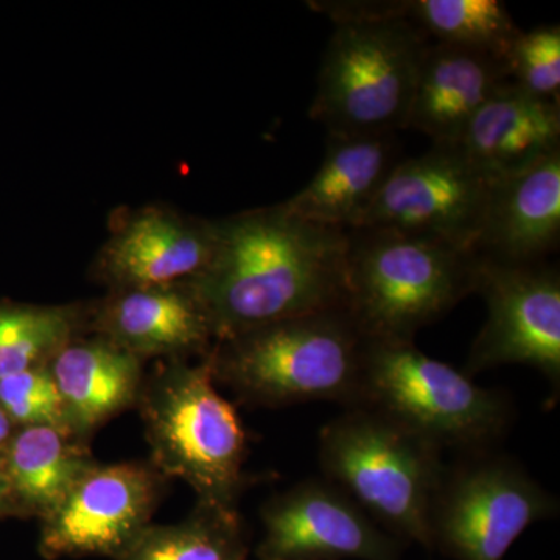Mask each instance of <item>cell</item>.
Wrapping results in <instances>:
<instances>
[{
  "label": "cell",
  "instance_id": "6da1fadb",
  "mask_svg": "<svg viewBox=\"0 0 560 560\" xmlns=\"http://www.w3.org/2000/svg\"><path fill=\"white\" fill-rule=\"evenodd\" d=\"M215 235L208 267L186 282L215 342L345 305L349 231L298 219L279 205L215 221Z\"/></svg>",
  "mask_w": 560,
  "mask_h": 560
},
{
  "label": "cell",
  "instance_id": "7a4b0ae2",
  "mask_svg": "<svg viewBox=\"0 0 560 560\" xmlns=\"http://www.w3.org/2000/svg\"><path fill=\"white\" fill-rule=\"evenodd\" d=\"M366 337L342 307L305 313L217 341L213 381L254 407L305 401L359 404Z\"/></svg>",
  "mask_w": 560,
  "mask_h": 560
},
{
  "label": "cell",
  "instance_id": "3957f363",
  "mask_svg": "<svg viewBox=\"0 0 560 560\" xmlns=\"http://www.w3.org/2000/svg\"><path fill=\"white\" fill-rule=\"evenodd\" d=\"M477 254L427 235L349 230L345 307L368 340L415 341L475 291Z\"/></svg>",
  "mask_w": 560,
  "mask_h": 560
},
{
  "label": "cell",
  "instance_id": "277c9868",
  "mask_svg": "<svg viewBox=\"0 0 560 560\" xmlns=\"http://www.w3.org/2000/svg\"><path fill=\"white\" fill-rule=\"evenodd\" d=\"M215 385L208 355L195 364L162 360L145 374L136 407L150 463L165 478L187 482L197 501L235 510L246 485V433Z\"/></svg>",
  "mask_w": 560,
  "mask_h": 560
},
{
  "label": "cell",
  "instance_id": "5b68a950",
  "mask_svg": "<svg viewBox=\"0 0 560 560\" xmlns=\"http://www.w3.org/2000/svg\"><path fill=\"white\" fill-rule=\"evenodd\" d=\"M441 448L370 408L348 411L323 427V477L355 501L397 540L431 548L430 511L444 463Z\"/></svg>",
  "mask_w": 560,
  "mask_h": 560
},
{
  "label": "cell",
  "instance_id": "8992f818",
  "mask_svg": "<svg viewBox=\"0 0 560 560\" xmlns=\"http://www.w3.org/2000/svg\"><path fill=\"white\" fill-rule=\"evenodd\" d=\"M429 44V36L405 18L335 22L311 119L324 125L327 136L405 130Z\"/></svg>",
  "mask_w": 560,
  "mask_h": 560
},
{
  "label": "cell",
  "instance_id": "52a82bcc",
  "mask_svg": "<svg viewBox=\"0 0 560 560\" xmlns=\"http://www.w3.org/2000/svg\"><path fill=\"white\" fill-rule=\"evenodd\" d=\"M357 407L382 412L441 451H486L512 419L504 394L431 359L415 341L366 338Z\"/></svg>",
  "mask_w": 560,
  "mask_h": 560
},
{
  "label": "cell",
  "instance_id": "ba28073f",
  "mask_svg": "<svg viewBox=\"0 0 560 560\" xmlns=\"http://www.w3.org/2000/svg\"><path fill=\"white\" fill-rule=\"evenodd\" d=\"M444 467L430 511L431 548L453 560H503L559 503L517 460L486 451Z\"/></svg>",
  "mask_w": 560,
  "mask_h": 560
},
{
  "label": "cell",
  "instance_id": "9c48e42d",
  "mask_svg": "<svg viewBox=\"0 0 560 560\" xmlns=\"http://www.w3.org/2000/svg\"><path fill=\"white\" fill-rule=\"evenodd\" d=\"M488 318L475 338L467 375L526 364L541 372L552 389L560 385V275L537 264H501L477 256L475 291Z\"/></svg>",
  "mask_w": 560,
  "mask_h": 560
},
{
  "label": "cell",
  "instance_id": "30bf717a",
  "mask_svg": "<svg viewBox=\"0 0 560 560\" xmlns=\"http://www.w3.org/2000/svg\"><path fill=\"white\" fill-rule=\"evenodd\" d=\"M492 183L456 145L400 160L357 228L427 235L475 253Z\"/></svg>",
  "mask_w": 560,
  "mask_h": 560
},
{
  "label": "cell",
  "instance_id": "8fae6325",
  "mask_svg": "<svg viewBox=\"0 0 560 560\" xmlns=\"http://www.w3.org/2000/svg\"><path fill=\"white\" fill-rule=\"evenodd\" d=\"M167 480L151 463L97 464L40 521V558L119 559L151 525Z\"/></svg>",
  "mask_w": 560,
  "mask_h": 560
},
{
  "label": "cell",
  "instance_id": "7c38bea8",
  "mask_svg": "<svg viewBox=\"0 0 560 560\" xmlns=\"http://www.w3.org/2000/svg\"><path fill=\"white\" fill-rule=\"evenodd\" d=\"M259 560H400V540L326 478H312L261 506Z\"/></svg>",
  "mask_w": 560,
  "mask_h": 560
},
{
  "label": "cell",
  "instance_id": "4fadbf2b",
  "mask_svg": "<svg viewBox=\"0 0 560 560\" xmlns=\"http://www.w3.org/2000/svg\"><path fill=\"white\" fill-rule=\"evenodd\" d=\"M215 241V221L140 210L103 246L95 272L110 291L178 285L208 267Z\"/></svg>",
  "mask_w": 560,
  "mask_h": 560
},
{
  "label": "cell",
  "instance_id": "5bb4252c",
  "mask_svg": "<svg viewBox=\"0 0 560 560\" xmlns=\"http://www.w3.org/2000/svg\"><path fill=\"white\" fill-rule=\"evenodd\" d=\"M88 329L140 360H187L215 345L212 324L186 282L110 291L88 311Z\"/></svg>",
  "mask_w": 560,
  "mask_h": 560
},
{
  "label": "cell",
  "instance_id": "9a60e30c",
  "mask_svg": "<svg viewBox=\"0 0 560 560\" xmlns=\"http://www.w3.org/2000/svg\"><path fill=\"white\" fill-rule=\"evenodd\" d=\"M560 241V151L492 183L475 254L501 264H537Z\"/></svg>",
  "mask_w": 560,
  "mask_h": 560
},
{
  "label": "cell",
  "instance_id": "2e32d148",
  "mask_svg": "<svg viewBox=\"0 0 560 560\" xmlns=\"http://www.w3.org/2000/svg\"><path fill=\"white\" fill-rule=\"evenodd\" d=\"M490 183L528 171L560 151V103L508 83L455 143Z\"/></svg>",
  "mask_w": 560,
  "mask_h": 560
},
{
  "label": "cell",
  "instance_id": "e0dca14e",
  "mask_svg": "<svg viewBox=\"0 0 560 560\" xmlns=\"http://www.w3.org/2000/svg\"><path fill=\"white\" fill-rule=\"evenodd\" d=\"M511 83L499 58L445 44H429L420 62L408 128L433 145H455L471 119Z\"/></svg>",
  "mask_w": 560,
  "mask_h": 560
},
{
  "label": "cell",
  "instance_id": "ac0fdd59",
  "mask_svg": "<svg viewBox=\"0 0 560 560\" xmlns=\"http://www.w3.org/2000/svg\"><path fill=\"white\" fill-rule=\"evenodd\" d=\"M399 161L394 135L327 136L318 172L282 206L298 219L353 230Z\"/></svg>",
  "mask_w": 560,
  "mask_h": 560
},
{
  "label": "cell",
  "instance_id": "d6986e66",
  "mask_svg": "<svg viewBox=\"0 0 560 560\" xmlns=\"http://www.w3.org/2000/svg\"><path fill=\"white\" fill-rule=\"evenodd\" d=\"M73 440L86 442L114 416L138 404L143 360L94 335L77 337L50 360Z\"/></svg>",
  "mask_w": 560,
  "mask_h": 560
},
{
  "label": "cell",
  "instance_id": "ffe728a7",
  "mask_svg": "<svg viewBox=\"0 0 560 560\" xmlns=\"http://www.w3.org/2000/svg\"><path fill=\"white\" fill-rule=\"evenodd\" d=\"M20 518L57 510L77 482L97 466L86 442L49 427L16 429L3 451Z\"/></svg>",
  "mask_w": 560,
  "mask_h": 560
},
{
  "label": "cell",
  "instance_id": "44dd1931",
  "mask_svg": "<svg viewBox=\"0 0 560 560\" xmlns=\"http://www.w3.org/2000/svg\"><path fill=\"white\" fill-rule=\"evenodd\" d=\"M248 550L237 510L197 501L178 523H151L117 560H246Z\"/></svg>",
  "mask_w": 560,
  "mask_h": 560
},
{
  "label": "cell",
  "instance_id": "7402d4cb",
  "mask_svg": "<svg viewBox=\"0 0 560 560\" xmlns=\"http://www.w3.org/2000/svg\"><path fill=\"white\" fill-rule=\"evenodd\" d=\"M88 329L81 305H33L0 301V378L49 364Z\"/></svg>",
  "mask_w": 560,
  "mask_h": 560
},
{
  "label": "cell",
  "instance_id": "603a6c76",
  "mask_svg": "<svg viewBox=\"0 0 560 560\" xmlns=\"http://www.w3.org/2000/svg\"><path fill=\"white\" fill-rule=\"evenodd\" d=\"M407 20L436 43L503 61L521 33L499 0H407Z\"/></svg>",
  "mask_w": 560,
  "mask_h": 560
},
{
  "label": "cell",
  "instance_id": "cb8c5ba5",
  "mask_svg": "<svg viewBox=\"0 0 560 560\" xmlns=\"http://www.w3.org/2000/svg\"><path fill=\"white\" fill-rule=\"evenodd\" d=\"M515 86L537 98L560 103V27L540 25L518 33L504 55Z\"/></svg>",
  "mask_w": 560,
  "mask_h": 560
},
{
  "label": "cell",
  "instance_id": "d4e9b609",
  "mask_svg": "<svg viewBox=\"0 0 560 560\" xmlns=\"http://www.w3.org/2000/svg\"><path fill=\"white\" fill-rule=\"evenodd\" d=\"M0 405L16 429L49 427L70 436L65 405L49 364L0 378Z\"/></svg>",
  "mask_w": 560,
  "mask_h": 560
},
{
  "label": "cell",
  "instance_id": "484cf974",
  "mask_svg": "<svg viewBox=\"0 0 560 560\" xmlns=\"http://www.w3.org/2000/svg\"><path fill=\"white\" fill-rule=\"evenodd\" d=\"M7 517H20V512H18L16 503H14L3 452H0V518Z\"/></svg>",
  "mask_w": 560,
  "mask_h": 560
},
{
  "label": "cell",
  "instance_id": "4316f807",
  "mask_svg": "<svg viewBox=\"0 0 560 560\" xmlns=\"http://www.w3.org/2000/svg\"><path fill=\"white\" fill-rule=\"evenodd\" d=\"M14 431H16V427L11 422L9 415L0 405V452L5 451L11 438H13Z\"/></svg>",
  "mask_w": 560,
  "mask_h": 560
}]
</instances>
